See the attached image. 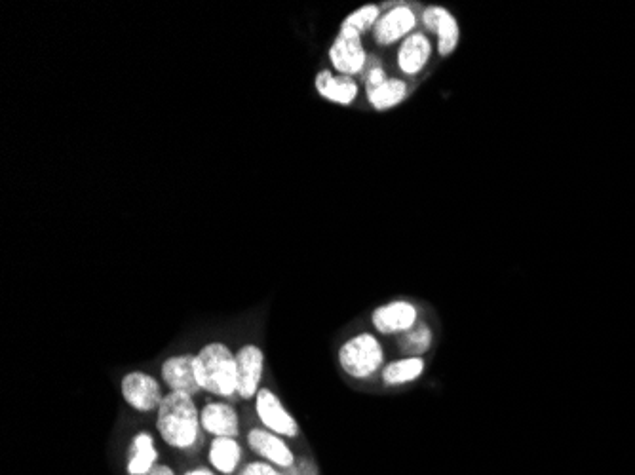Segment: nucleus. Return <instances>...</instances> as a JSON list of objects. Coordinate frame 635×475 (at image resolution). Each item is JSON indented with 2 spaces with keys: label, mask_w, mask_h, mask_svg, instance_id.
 <instances>
[{
  "label": "nucleus",
  "mask_w": 635,
  "mask_h": 475,
  "mask_svg": "<svg viewBox=\"0 0 635 475\" xmlns=\"http://www.w3.org/2000/svg\"><path fill=\"white\" fill-rule=\"evenodd\" d=\"M200 411L196 401L187 394H166L156 411V432L162 441L179 451L191 449L200 436Z\"/></svg>",
  "instance_id": "nucleus-1"
},
{
  "label": "nucleus",
  "mask_w": 635,
  "mask_h": 475,
  "mask_svg": "<svg viewBox=\"0 0 635 475\" xmlns=\"http://www.w3.org/2000/svg\"><path fill=\"white\" fill-rule=\"evenodd\" d=\"M194 371L202 392L217 398H232L238 394L236 352L225 342L204 344L194 358Z\"/></svg>",
  "instance_id": "nucleus-2"
},
{
  "label": "nucleus",
  "mask_w": 635,
  "mask_h": 475,
  "mask_svg": "<svg viewBox=\"0 0 635 475\" xmlns=\"http://www.w3.org/2000/svg\"><path fill=\"white\" fill-rule=\"evenodd\" d=\"M337 360L347 377L367 380L383 371L385 348L373 333L364 331L341 344Z\"/></svg>",
  "instance_id": "nucleus-3"
},
{
  "label": "nucleus",
  "mask_w": 635,
  "mask_h": 475,
  "mask_svg": "<svg viewBox=\"0 0 635 475\" xmlns=\"http://www.w3.org/2000/svg\"><path fill=\"white\" fill-rule=\"evenodd\" d=\"M409 95V86L402 78H390L386 75L381 65H375L367 71L366 97L367 103L379 111L385 113L398 105H402Z\"/></svg>",
  "instance_id": "nucleus-4"
},
{
  "label": "nucleus",
  "mask_w": 635,
  "mask_h": 475,
  "mask_svg": "<svg viewBox=\"0 0 635 475\" xmlns=\"http://www.w3.org/2000/svg\"><path fill=\"white\" fill-rule=\"evenodd\" d=\"M255 413L261 420L263 428L286 439H295L301 434L299 422L284 407L282 399L278 398L270 388H261L255 396Z\"/></svg>",
  "instance_id": "nucleus-5"
},
{
  "label": "nucleus",
  "mask_w": 635,
  "mask_h": 475,
  "mask_svg": "<svg viewBox=\"0 0 635 475\" xmlns=\"http://www.w3.org/2000/svg\"><path fill=\"white\" fill-rule=\"evenodd\" d=\"M120 390L124 401L137 413L158 411L164 394L160 382L153 375L143 371H132L120 380Z\"/></svg>",
  "instance_id": "nucleus-6"
},
{
  "label": "nucleus",
  "mask_w": 635,
  "mask_h": 475,
  "mask_svg": "<svg viewBox=\"0 0 635 475\" xmlns=\"http://www.w3.org/2000/svg\"><path fill=\"white\" fill-rule=\"evenodd\" d=\"M419 23L417 12L407 6V4H398L385 10L381 14V18L377 21L375 29H373V40L375 44L388 48L392 44H400L402 40L413 35Z\"/></svg>",
  "instance_id": "nucleus-7"
},
{
  "label": "nucleus",
  "mask_w": 635,
  "mask_h": 475,
  "mask_svg": "<svg viewBox=\"0 0 635 475\" xmlns=\"http://www.w3.org/2000/svg\"><path fill=\"white\" fill-rule=\"evenodd\" d=\"M419 323L417 306L404 299L381 304L371 312V325L386 337H400Z\"/></svg>",
  "instance_id": "nucleus-8"
},
{
  "label": "nucleus",
  "mask_w": 635,
  "mask_h": 475,
  "mask_svg": "<svg viewBox=\"0 0 635 475\" xmlns=\"http://www.w3.org/2000/svg\"><path fill=\"white\" fill-rule=\"evenodd\" d=\"M333 73L350 76L362 75L367 67V52L362 38L337 35L328 50Z\"/></svg>",
  "instance_id": "nucleus-9"
},
{
  "label": "nucleus",
  "mask_w": 635,
  "mask_h": 475,
  "mask_svg": "<svg viewBox=\"0 0 635 475\" xmlns=\"http://www.w3.org/2000/svg\"><path fill=\"white\" fill-rule=\"evenodd\" d=\"M265 373V352L257 344H244L236 352V377L238 396L251 399L261 390V380Z\"/></svg>",
  "instance_id": "nucleus-10"
},
{
  "label": "nucleus",
  "mask_w": 635,
  "mask_h": 475,
  "mask_svg": "<svg viewBox=\"0 0 635 475\" xmlns=\"http://www.w3.org/2000/svg\"><path fill=\"white\" fill-rule=\"evenodd\" d=\"M423 25L438 38V54L442 57L451 56L461 40V27L457 18L443 6L432 4L423 10Z\"/></svg>",
  "instance_id": "nucleus-11"
},
{
  "label": "nucleus",
  "mask_w": 635,
  "mask_h": 475,
  "mask_svg": "<svg viewBox=\"0 0 635 475\" xmlns=\"http://www.w3.org/2000/svg\"><path fill=\"white\" fill-rule=\"evenodd\" d=\"M248 447L255 455L280 470H289L297 462V456L286 443V437L278 436L267 428H251L248 432Z\"/></svg>",
  "instance_id": "nucleus-12"
},
{
  "label": "nucleus",
  "mask_w": 635,
  "mask_h": 475,
  "mask_svg": "<svg viewBox=\"0 0 635 475\" xmlns=\"http://www.w3.org/2000/svg\"><path fill=\"white\" fill-rule=\"evenodd\" d=\"M434 56V42L423 31L405 38L396 52V65L405 76H419Z\"/></svg>",
  "instance_id": "nucleus-13"
},
{
  "label": "nucleus",
  "mask_w": 635,
  "mask_h": 475,
  "mask_svg": "<svg viewBox=\"0 0 635 475\" xmlns=\"http://www.w3.org/2000/svg\"><path fill=\"white\" fill-rule=\"evenodd\" d=\"M194 358V354H177L162 363L160 377L170 392H181L191 398L202 392L194 371Z\"/></svg>",
  "instance_id": "nucleus-14"
},
{
  "label": "nucleus",
  "mask_w": 635,
  "mask_h": 475,
  "mask_svg": "<svg viewBox=\"0 0 635 475\" xmlns=\"http://www.w3.org/2000/svg\"><path fill=\"white\" fill-rule=\"evenodd\" d=\"M314 88L329 103L348 107L360 95V84L350 76L337 75L331 69L320 71L314 78Z\"/></svg>",
  "instance_id": "nucleus-15"
},
{
  "label": "nucleus",
  "mask_w": 635,
  "mask_h": 475,
  "mask_svg": "<svg viewBox=\"0 0 635 475\" xmlns=\"http://www.w3.org/2000/svg\"><path fill=\"white\" fill-rule=\"evenodd\" d=\"M200 424L202 430L213 437H238L240 434V418L236 409L223 401L206 403L200 411Z\"/></svg>",
  "instance_id": "nucleus-16"
},
{
  "label": "nucleus",
  "mask_w": 635,
  "mask_h": 475,
  "mask_svg": "<svg viewBox=\"0 0 635 475\" xmlns=\"http://www.w3.org/2000/svg\"><path fill=\"white\" fill-rule=\"evenodd\" d=\"M208 460L217 474H236L242 460V447L236 437H213Z\"/></svg>",
  "instance_id": "nucleus-17"
},
{
  "label": "nucleus",
  "mask_w": 635,
  "mask_h": 475,
  "mask_svg": "<svg viewBox=\"0 0 635 475\" xmlns=\"http://www.w3.org/2000/svg\"><path fill=\"white\" fill-rule=\"evenodd\" d=\"M158 462V451L154 447V437L149 432H139L132 439L126 472L128 475H145Z\"/></svg>",
  "instance_id": "nucleus-18"
},
{
  "label": "nucleus",
  "mask_w": 635,
  "mask_h": 475,
  "mask_svg": "<svg viewBox=\"0 0 635 475\" xmlns=\"http://www.w3.org/2000/svg\"><path fill=\"white\" fill-rule=\"evenodd\" d=\"M424 369H426L424 358L405 356L400 360L386 363L381 371V380L385 386H404V384H411V382L421 379L424 375Z\"/></svg>",
  "instance_id": "nucleus-19"
},
{
  "label": "nucleus",
  "mask_w": 635,
  "mask_h": 475,
  "mask_svg": "<svg viewBox=\"0 0 635 475\" xmlns=\"http://www.w3.org/2000/svg\"><path fill=\"white\" fill-rule=\"evenodd\" d=\"M381 8L377 4H366L348 14L347 18L341 21L339 33L348 37L362 38L366 33H373L377 21L381 18Z\"/></svg>",
  "instance_id": "nucleus-20"
},
{
  "label": "nucleus",
  "mask_w": 635,
  "mask_h": 475,
  "mask_svg": "<svg viewBox=\"0 0 635 475\" xmlns=\"http://www.w3.org/2000/svg\"><path fill=\"white\" fill-rule=\"evenodd\" d=\"M434 344V331L428 323L419 322L413 329H409L404 335L398 337V348L404 356L411 358H423L430 352Z\"/></svg>",
  "instance_id": "nucleus-21"
},
{
  "label": "nucleus",
  "mask_w": 635,
  "mask_h": 475,
  "mask_svg": "<svg viewBox=\"0 0 635 475\" xmlns=\"http://www.w3.org/2000/svg\"><path fill=\"white\" fill-rule=\"evenodd\" d=\"M238 475H288L286 472H280L276 466H272L269 462H250L246 464Z\"/></svg>",
  "instance_id": "nucleus-22"
},
{
  "label": "nucleus",
  "mask_w": 635,
  "mask_h": 475,
  "mask_svg": "<svg viewBox=\"0 0 635 475\" xmlns=\"http://www.w3.org/2000/svg\"><path fill=\"white\" fill-rule=\"evenodd\" d=\"M145 475H175L174 470L166 464H156L151 472H147Z\"/></svg>",
  "instance_id": "nucleus-23"
},
{
  "label": "nucleus",
  "mask_w": 635,
  "mask_h": 475,
  "mask_svg": "<svg viewBox=\"0 0 635 475\" xmlns=\"http://www.w3.org/2000/svg\"><path fill=\"white\" fill-rule=\"evenodd\" d=\"M183 475H215V472L208 470V468H193V470H187Z\"/></svg>",
  "instance_id": "nucleus-24"
}]
</instances>
